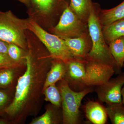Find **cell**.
Listing matches in <instances>:
<instances>
[{
    "mask_svg": "<svg viewBox=\"0 0 124 124\" xmlns=\"http://www.w3.org/2000/svg\"><path fill=\"white\" fill-rule=\"evenodd\" d=\"M26 69L18 79L13 102L4 109L11 117H18L19 121L25 115H28L36 101L43 86L48 69V66L39 64L34 60L31 50L24 57Z\"/></svg>",
    "mask_w": 124,
    "mask_h": 124,
    "instance_id": "6da1fadb",
    "label": "cell"
},
{
    "mask_svg": "<svg viewBox=\"0 0 124 124\" xmlns=\"http://www.w3.org/2000/svg\"><path fill=\"white\" fill-rule=\"evenodd\" d=\"M28 30L32 32L44 44L52 59H59L66 64L76 59L71 53L63 39L45 31L33 19H28Z\"/></svg>",
    "mask_w": 124,
    "mask_h": 124,
    "instance_id": "5b68a950",
    "label": "cell"
},
{
    "mask_svg": "<svg viewBox=\"0 0 124 124\" xmlns=\"http://www.w3.org/2000/svg\"><path fill=\"white\" fill-rule=\"evenodd\" d=\"M8 96L6 93L0 91V109L5 104L8 100Z\"/></svg>",
    "mask_w": 124,
    "mask_h": 124,
    "instance_id": "cb8c5ba5",
    "label": "cell"
},
{
    "mask_svg": "<svg viewBox=\"0 0 124 124\" xmlns=\"http://www.w3.org/2000/svg\"><path fill=\"white\" fill-rule=\"evenodd\" d=\"M6 124V122L3 120H0V124Z\"/></svg>",
    "mask_w": 124,
    "mask_h": 124,
    "instance_id": "4316f807",
    "label": "cell"
},
{
    "mask_svg": "<svg viewBox=\"0 0 124 124\" xmlns=\"http://www.w3.org/2000/svg\"><path fill=\"white\" fill-rule=\"evenodd\" d=\"M50 31L62 39L77 38L89 33L88 23L80 19L69 6L63 11L57 24Z\"/></svg>",
    "mask_w": 124,
    "mask_h": 124,
    "instance_id": "8992f818",
    "label": "cell"
},
{
    "mask_svg": "<svg viewBox=\"0 0 124 124\" xmlns=\"http://www.w3.org/2000/svg\"><path fill=\"white\" fill-rule=\"evenodd\" d=\"M108 44L111 54L121 71L124 66V36L113 40Z\"/></svg>",
    "mask_w": 124,
    "mask_h": 124,
    "instance_id": "2e32d148",
    "label": "cell"
},
{
    "mask_svg": "<svg viewBox=\"0 0 124 124\" xmlns=\"http://www.w3.org/2000/svg\"><path fill=\"white\" fill-rule=\"evenodd\" d=\"M121 95H122V103L124 104V85L122 87L121 90Z\"/></svg>",
    "mask_w": 124,
    "mask_h": 124,
    "instance_id": "484cf974",
    "label": "cell"
},
{
    "mask_svg": "<svg viewBox=\"0 0 124 124\" xmlns=\"http://www.w3.org/2000/svg\"><path fill=\"white\" fill-rule=\"evenodd\" d=\"M105 107L112 124H124V104L122 103L106 104Z\"/></svg>",
    "mask_w": 124,
    "mask_h": 124,
    "instance_id": "ac0fdd59",
    "label": "cell"
},
{
    "mask_svg": "<svg viewBox=\"0 0 124 124\" xmlns=\"http://www.w3.org/2000/svg\"><path fill=\"white\" fill-rule=\"evenodd\" d=\"M11 68L2 69L0 71V86H5L12 82L14 72Z\"/></svg>",
    "mask_w": 124,
    "mask_h": 124,
    "instance_id": "7402d4cb",
    "label": "cell"
},
{
    "mask_svg": "<svg viewBox=\"0 0 124 124\" xmlns=\"http://www.w3.org/2000/svg\"><path fill=\"white\" fill-rule=\"evenodd\" d=\"M94 3L92 0H70L69 6L80 19L88 23Z\"/></svg>",
    "mask_w": 124,
    "mask_h": 124,
    "instance_id": "5bb4252c",
    "label": "cell"
},
{
    "mask_svg": "<svg viewBox=\"0 0 124 124\" xmlns=\"http://www.w3.org/2000/svg\"><path fill=\"white\" fill-rule=\"evenodd\" d=\"M63 39L75 58L86 60L92 46L89 33L77 38H65Z\"/></svg>",
    "mask_w": 124,
    "mask_h": 124,
    "instance_id": "30bf717a",
    "label": "cell"
},
{
    "mask_svg": "<svg viewBox=\"0 0 124 124\" xmlns=\"http://www.w3.org/2000/svg\"><path fill=\"white\" fill-rule=\"evenodd\" d=\"M85 116L93 124H105L107 120L106 110L104 107L98 102L90 101L85 107Z\"/></svg>",
    "mask_w": 124,
    "mask_h": 124,
    "instance_id": "8fae6325",
    "label": "cell"
},
{
    "mask_svg": "<svg viewBox=\"0 0 124 124\" xmlns=\"http://www.w3.org/2000/svg\"><path fill=\"white\" fill-rule=\"evenodd\" d=\"M99 18L102 27L124 17V0L116 7L108 9L99 8Z\"/></svg>",
    "mask_w": 124,
    "mask_h": 124,
    "instance_id": "4fadbf2b",
    "label": "cell"
},
{
    "mask_svg": "<svg viewBox=\"0 0 124 124\" xmlns=\"http://www.w3.org/2000/svg\"><path fill=\"white\" fill-rule=\"evenodd\" d=\"M124 85V72H120L116 77L110 79L103 84L95 86L99 100L106 104L122 103L121 90Z\"/></svg>",
    "mask_w": 124,
    "mask_h": 124,
    "instance_id": "ba28073f",
    "label": "cell"
},
{
    "mask_svg": "<svg viewBox=\"0 0 124 124\" xmlns=\"http://www.w3.org/2000/svg\"><path fill=\"white\" fill-rule=\"evenodd\" d=\"M102 31L107 44L116 38L124 36V17L102 28Z\"/></svg>",
    "mask_w": 124,
    "mask_h": 124,
    "instance_id": "9a60e30c",
    "label": "cell"
},
{
    "mask_svg": "<svg viewBox=\"0 0 124 124\" xmlns=\"http://www.w3.org/2000/svg\"><path fill=\"white\" fill-rule=\"evenodd\" d=\"M66 70L67 64L65 63L59 59H54L50 70L46 74L42 91L50 85L64 79Z\"/></svg>",
    "mask_w": 124,
    "mask_h": 124,
    "instance_id": "7c38bea8",
    "label": "cell"
},
{
    "mask_svg": "<svg viewBox=\"0 0 124 124\" xmlns=\"http://www.w3.org/2000/svg\"><path fill=\"white\" fill-rule=\"evenodd\" d=\"M3 69V68H0V70H2V69Z\"/></svg>",
    "mask_w": 124,
    "mask_h": 124,
    "instance_id": "83f0119b",
    "label": "cell"
},
{
    "mask_svg": "<svg viewBox=\"0 0 124 124\" xmlns=\"http://www.w3.org/2000/svg\"><path fill=\"white\" fill-rule=\"evenodd\" d=\"M99 6L94 3L88 20L89 32L92 42L91 50L86 60H92L113 67L116 73H120L115 60L111 54L109 46L104 39L99 18Z\"/></svg>",
    "mask_w": 124,
    "mask_h": 124,
    "instance_id": "7a4b0ae2",
    "label": "cell"
},
{
    "mask_svg": "<svg viewBox=\"0 0 124 124\" xmlns=\"http://www.w3.org/2000/svg\"><path fill=\"white\" fill-rule=\"evenodd\" d=\"M27 22L28 19L19 18L11 10L0 11V39L26 49Z\"/></svg>",
    "mask_w": 124,
    "mask_h": 124,
    "instance_id": "277c9868",
    "label": "cell"
},
{
    "mask_svg": "<svg viewBox=\"0 0 124 124\" xmlns=\"http://www.w3.org/2000/svg\"><path fill=\"white\" fill-rule=\"evenodd\" d=\"M8 55L14 61L20 62L22 59H24L23 56V49L14 44L9 43L8 48Z\"/></svg>",
    "mask_w": 124,
    "mask_h": 124,
    "instance_id": "44dd1931",
    "label": "cell"
},
{
    "mask_svg": "<svg viewBox=\"0 0 124 124\" xmlns=\"http://www.w3.org/2000/svg\"><path fill=\"white\" fill-rule=\"evenodd\" d=\"M59 122V119L56 113L51 109H48L42 116L32 120L31 124H57Z\"/></svg>",
    "mask_w": 124,
    "mask_h": 124,
    "instance_id": "ffe728a7",
    "label": "cell"
},
{
    "mask_svg": "<svg viewBox=\"0 0 124 124\" xmlns=\"http://www.w3.org/2000/svg\"><path fill=\"white\" fill-rule=\"evenodd\" d=\"M41 13L48 14L57 7L63 11L69 4L64 0H33Z\"/></svg>",
    "mask_w": 124,
    "mask_h": 124,
    "instance_id": "e0dca14e",
    "label": "cell"
},
{
    "mask_svg": "<svg viewBox=\"0 0 124 124\" xmlns=\"http://www.w3.org/2000/svg\"><path fill=\"white\" fill-rule=\"evenodd\" d=\"M42 93L44 94V100L49 101L57 107L62 106V98L59 89L55 84L50 85L45 89Z\"/></svg>",
    "mask_w": 124,
    "mask_h": 124,
    "instance_id": "d6986e66",
    "label": "cell"
},
{
    "mask_svg": "<svg viewBox=\"0 0 124 124\" xmlns=\"http://www.w3.org/2000/svg\"><path fill=\"white\" fill-rule=\"evenodd\" d=\"M87 60L76 58L67 64V70L64 79L71 88L77 91L85 89L83 85L85 74V66Z\"/></svg>",
    "mask_w": 124,
    "mask_h": 124,
    "instance_id": "9c48e42d",
    "label": "cell"
},
{
    "mask_svg": "<svg viewBox=\"0 0 124 124\" xmlns=\"http://www.w3.org/2000/svg\"><path fill=\"white\" fill-rule=\"evenodd\" d=\"M9 43L0 39V53L7 54Z\"/></svg>",
    "mask_w": 124,
    "mask_h": 124,
    "instance_id": "d4e9b609",
    "label": "cell"
},
{
    "mask_svg": "<svg viewBox=\"0 0 124 124\" xmlns=\"http://www.w3.org/2000/svg\"><path fill=\"white\" fill-rule=\"evenodd\" d=\"M58 88L62 98V123L64 124H77L80 122V108L82 99L92 92V87L82 91H76L71 88L64 79L59 81Z\"/></svg>",
    "mask_w": 124,
    "mask_h": 124,
    "instance_id": "3957f363",
    "label": "cell"
},
{
    "mask_svg": "<svg viewBox=\"0 0 124 124\" xmlns=\"http://www.w3.org/2000/svg\"><path fill=\"white\" fill-rule=\"evenodd\" d=\"M19 63L13 60L8 54L0 53V68L12 69L18 66Z\"/></svg>",
    "mask_w": 124,
    "mask_h": 124,
    "instance_id": "603a6c76",
    "label": "cell"
},
{
    "mask_svg": "<svg viewBox=\"0 0 124 124\" xmlns=\"http://www.w3.org/2000/svg\"><path fill=\"white\" fill-rule=\"evenodd\" d=\"M86 60L83 82L85 89L106 83L116 73L115 70L111 66L93 60Z\"/></svg>",
    "mask_w": 124,
    "mask_h": 124,
    "instance_id": "52a82bcc",
    "label": "cell"
}]
</instances>
